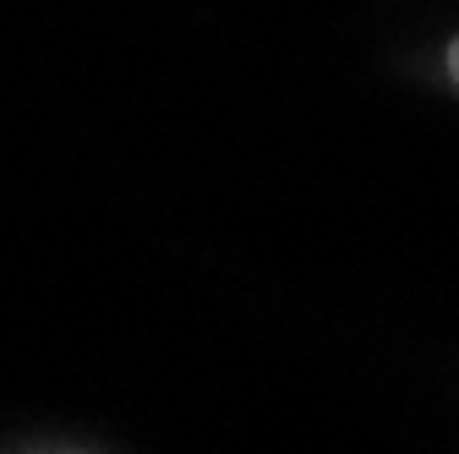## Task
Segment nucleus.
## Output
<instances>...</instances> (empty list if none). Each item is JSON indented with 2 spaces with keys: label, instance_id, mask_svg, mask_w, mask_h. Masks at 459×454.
<instances>
[{
  "label": "nucleus",
  "instance_id": "f257e3e1",
  "mask_svg": "<svg viewBox=\"0 0 459 454\" xmlns=\"http://www.w3.org/2000/svg\"><path fill=\"white\" fill-rule=\"evenodd\" d=\"M443 66H448V83L459 88V33L448 39V49H443Z\"/></svg>",
  "mask_w": 459,
  "mask_h": 454
}]
</instances>
